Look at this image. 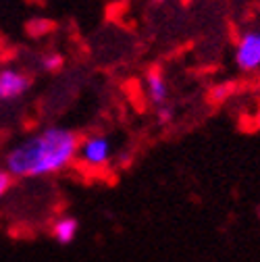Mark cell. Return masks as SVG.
Listing matches in <instances>:
<instances>
[{"instance_id": "7a4b0ae2", "label": "cell", "mask_w": 260, "mask_h": 262, "mask_svg": "<svg viewBox=\"0 0 260 262\" xmlns=\"http://www.w3.org/2000/svg\"><path fill=\"white\" fill-rule=\"evenodd\" d=\"M115 156V146L111 138L102 134H92L88 138H79L77 146V160L85 171H102L106 169Z\"/></svg>"}, {"instance_id": "ba28073f", "label": "cell", "mask_w": 260, "mask_h": 262, "mask_svg": "<svg viewBox=\"0 0 260 262\" xmlns=\"http://www.w3.org/2000/svg\"><path fill=\"white\" fill-rule=\"evenodd\" d=\"M173 119H175V106L173 104L165 102V104L156 106V123L158 125H169V123H173Z\"/></svg>"}, {"instance_id": "30bf717a", "label": "cell", "mask_w": 260, "mask_h": 262, "mask_svg": "<svg viewBox=\"0 0 260 262\" xmlns=\"http://www.w3.org/2000/svg\"><path fill=\"white\" fill-rule=\"evenodd\" d=\"M229 94H231V85L229 83H219V85H214L210 90V100L212 102H223V100L229 98Z\"/></svg>"}, {"instance_id": "5b68a950", "label": "cell", "mask_w": 260, "mask_h": 262, "mask_svg": "<svg viewBox=\"0 0 260 262\" xmlns=\"http://www.w3.org/2000/svg\"><path fill=\"white\" fill-rule=\"evenodd\" d=\"M144 94L148 98V102L154 104V106H160V104L169 102V96H171L169 79L158 67H152L144 75Z\"/></svg>"}, {"instance_id": "6da1fadb", "label": "cell", "mask_w": 260, "mask_h": 262, "mask_svg": "<svg viewBox=\"0 0 260 262\" xmlns=\"http://www.w3.org/2000/svg\"><path fill=\"white\" fill-rule=\"evenodd\" d=\"M77 146L79 136L71 127L46 125L11 144L3 167L13 179H48L75 165Z\"/></svg>"}, {"instance_id": "8992f818", "label": "cell", "mask_w": 260, "mask_h": 262, "mask_svg": "<svg viewBox=\"0 0 260 262\" xmlns=\"http://www.w3.org/2000/svg\"><path fill=\"white\" fill-rule=\"evenodd\" d=\"M52 239L60 246H69L77 239L79 233V221L75 216H58L52 223Z\"/></svg>"}, {"instance_id": "3957f363", "label": "cell", "mask_w": 260, "mask_h": 262, "mask_svg": "<svg viewBox=\"0 0 260 262\" xmlns=\"http://www.w3.org/2000/svg\"><path fill=\"white\" fill-rule=\"evenodd\" d=\"M233 60L244 73L260 71V29H248L237 38Z\"/></svg>"}, {"instance_id": "52a82bcc", "label": "cell", "mask_w": 260, "mask_h": 262, "mask_svg": "<svg viewBox=\"0 0 260 262\" xmlns=\"http://www.w3.org/2000/svg\"><path fill=\"white\" fill-rule=\"evenodd\" d=\"M62 67H64V56L56 50H48L38 56V69L42 73H58Z\"/></svg>"}, {"instance_id": "8fae6325", "label": "cell", "mask_w": 260, "mask_h": 262, "mask_svg": "<svg viewBox=\"0 0 260 262\" xmlns=\"http://www.w3.org/2000/svg\"><path fill=\"white\" fill-rule=\"evenodd\" d=\"M154 3H156V5H162V3H167V0H154Z\"/></svg>"}, {"instance_id": "9c48e42d", "label": "cell", "mask_w": 260, "mask_h": 262, "mask_svg": "<svg viewBox=\"0 0 260 262\" xmlns=\"http://www.w3.org/2000/svg\"><path fill=\"white\" fill-rule=\"evenodd\" d=\"M13 177L5 171V167L0 165V202H3L7 195H9V191H11V187H13Z\"/></svg>"}, {"instance_id": "277c9868", "label": "cell", "mask_w": 260, "mask_h": 262, "mask_svg": "<svg viewBox=\"0 0 260 262\" xmlns=\"http://www.w3.org/2000/svg\"><path fill=\"white\" fill-rule=\"evenodd\" d=\"M31 90V77L15 67L0 69V104L17 102Z\"/></svg>"}]
</instances>
